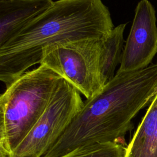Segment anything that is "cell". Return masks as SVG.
Wrapping results in <instances>:
<instances>
[{"instance_id": "7a4b0ae2", "label": "cell", "mask_w": 157, "mask_h": 157, "mask_svg": "<svg viewBox=\"0 0 157 157\" xmlns=\"http://www.w3.org/2000/svg\"><path fill=\"white\" fill-rule=\"evenodd\" d=\"M102 0H57L0 48V80L8 87L31 66L40 64L54 45L102 39L114 28Z\"/></svg>"}, {"instance_id": "5b68a950", "label": "cell", "mask_w": 157, "mask_h": 157, "mask_svg": "<svg viewBox=\"0 0 157 157\" xmlns=\"http://www.w3.org/2000/svg\"><path fill=\"white\" fill-rule=\"evenodd\" d=\"M80 93L62 78L42 115L9 157H44L81 110Z\"/></svg>"}, {"instance_id": "3957f363", "label": "cell", "mask_w": 157, "mask_h": 157, "mask_svg": "<svg viewBox=\"0 0 157 157\" xmlns=\"http://www.w3.org/2000/svg\"><path fill=\"white\" fill-rule=\"evenodd\" d=\"M63 78L44 64L25 72L0 96V157H9L44 113Z\"/></svg>"}, {"instance_id": "ba28073f", "label": "cell", "mask_w": 157, "mask_h": 157, "mask_svg": "<svg viewBox=\"0 0 157 157\" xmlns=\"http://www.w3.org/2000/svg\"><path fill=\"white\" fill-rule=\"evenodd\" d=\"M125 157H157V93L126 147Z\"/></svg>"}, {"instance_id": "6da1fadb", "label": "cell", "mask_w": 157, "mask_h": 157, "mask_svg": "<svg viewBox=\"0 0 157 157\" xmlns=\"http://www.w3.org/2000/svg\"><path fill=\"white\" fill-rule=\"evenodd\" d=\"M157 93V63L137 71L117 72L81 110L44 157H61L95 143L118 142L137 113Z\"/></svg>"}, {"instance_id": "52a82bcc", "label": "cell", "mask_w": 157, "mask_h": 157, "mask_svg": "<svg viewBox=\"0 0 157 157\" xmlns=\"http://www.w3.org/2000/svg\"><path fill=\"white\" fill-rule=\"evenodd\" d=\"M53 0H0V48L53 4Z\"/></svg>"}, {"instance_id": "30bf717a", "label": "cell", "mask_w": 157, "mask_h": 157, "mask_svg": "<svg viewBox=\"0 0 157 157\" xmlns=\"http://www.w3.org/2000/svg\"><path fill=\"white\" fill-rule=\"evenodd\" d=\"M126 147L121 143H95L82 147L61 157H125Z\"/></svg>"}, {"instance_id": "277c9868", "label": "cell", "mask_w": 157, "mask_h": 157, "mask_svg": "<svg viewBox=\"0 0 157 157\" xmlns=\"http://www.w3.org/2000/svg\"><path fill=\"white\" fill-rule=\"evenodd\" d=\"M101 39L58 44L45 50L40 64L55 72L86 99H91L105 85L100 67Z\"/></svg>"}, {"instance_id": "8992f818", "label": "cell", "mask_w": 157, "mask_h": 157, "mask_svg": "<svg viewBox=\"0 0 157 157\" xmlns=\"http://www.w3.org/2000/svg\"><path fill=\"white\" fill-rule=\"evenodd\" d=\"M157 53V26L155 10L148 0H140L135 9L132 24L124 47L117 72L144 69Z\"/></svg>"}, {"instance_id": "9c48e42d", "label": "cell", "mask_w": 157, "mask_h": 157, "mask_svg": "<svg viewBox=\"0 0 157 157\" xmlns=\"http://www.w3.org/2000/svg\"><path fill=\"white\" fill-rule=\"evenodd\" d=\"M126 24L115 26L111 32L101 39L100 67L101 77L105 85L115 75V71L120 64L125 43L124 31Z\"/></svg>"}]
</instances>
